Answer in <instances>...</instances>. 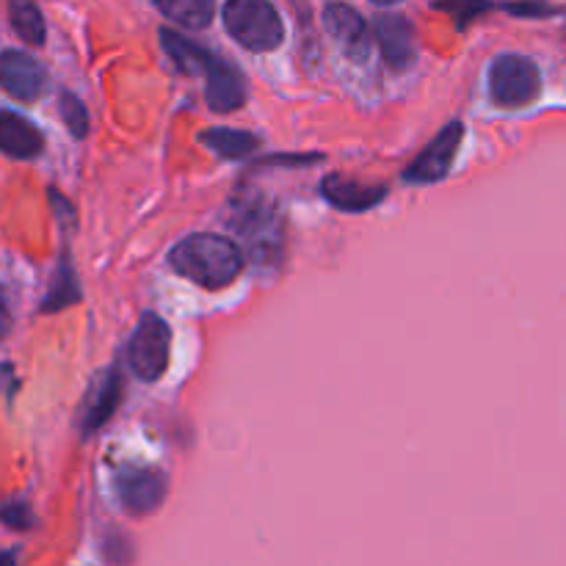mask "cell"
Masks as SVG:
<instances>
[{
	"label": "cell",
	"mask_w": 566,
	"mask_h": 566,
	"mask_svg": "<svg viewBox=\"0 0 566 566\" xmlns=\"http://www.w3.org/2000/svg\"><path fill=\"white\" fill-rule=\"evenodd\" d=\"M171 269L193 285L219 291L232 285L243 269V252L235 241L213 232L188 235L169 252Z\"/></svg>",
	"instance_id": "obj_1"
},
{
	"label": "cell",
	"mask_w": 566,
	"mask_h": 566,
	"mask_svg": "<svg viewBox=\"0 0 566 566\" xmlns=\"http://www.w3.org/2000/svg\"><path fill=\"white\" fill-rule=\"evenodd\" d=\"M221 20L227 33L252 53L276 50L285 39V25L271 0H227Z\"/></svg>",
	"instance_id": "obj_2"
},
{
	"label": "cell",
	"mask_w": 566,
	"mask_h": 566,
	"mask_svg": "<svg viewBox=\"0 0 566 566\" xmlns=\"http://www.w3.org/2000/svg\"><path fill=\"white\" fill-rule=\"evenodd\" d=\"M542 92L539 66L525 55H497L490 66V97L501 108H525Z\"/></svg>",
	"instance_id": "obj_3"
},
{
	"label": "cell",
	"mask_w": 566,
	"mask_h": 566,
	"mask_svg": "<svg viewBox=\"0 0 566 566\" xmlns=\"http://www.w3.org/2000/svg\"><path fill=\"white\" fill-rule=\"evenodd\" d=\"M171 332L158 315H144L127 346V363L142 381H158L169 368Z\"/></svg>",
	"instance_id": "obj_4"
},
{
	"label": "cell",
	"mask_w": 566,
	"mask_h": 566,
	"mask_svg": "<svg viewBox=\"0 0 566 566\" xmlns=\"http://www.w3.org/2000/svg\"><path fill=\"white\" fill-rule=\"evenodd\" d=\"M464 138V125L462 122H451L418 158L409 164V169L403 171V180L407 182H440L446 180L448 171H451L453 160H457L459 147H462Z\"/></svg>",
	"instance_id": "obj_5"
},
{
	"label": "cell",
	"mask_w": 566,
	"mask_h": 566,
	"mask_svg": "<svg viewBox=\"0 0 566 566\" xmlns=\"http://www.w3.org/2000/svg\"><path fill=\"white\" fill-rule=\"evenodd\" d=\"M116 492H119L122 509L136 517L158 512V506L166 497V479L164 473L149 468H130L122 470L116 479Z\"/></svg>",
	"instance_id": "obj_6"
},
{
	"label": "cell",
	"mask_w": 566,
	"mask_h": 566,
	"mask_svg": "<svg viewBox=\"0 0 566 566\" xmlns=\"http://www.w3.org/2000/svg\"><path fill=\"white\" fill-rule=\"evenodd\" d=\"M205 99L216 114H230L247 103V81L227 59H210L205 70Z\"/></svg>",
	"instance_id": "obj_7"
},
{
	"label": "cell",
	"mask_w": 566,
	"mask_h": 566,
	"mask_svg": "<svg viewBox=\"0 0 566 566\" xmlns=\"http://www.w3.org/2000/svg\"><path fill=\"white\" fill-rule=\"evenodd\" d=\"M376 44L385 55L387 66L392 70H409L418 61V36H415L412 22L401 14H385L376 20Z\"/></svg>",
	"instance_id": "obj_8"
},
{
	"label": "cell",
	"mask_w": 566,
	"mask_h": 566,
	"mask_svg": "<svg viewBox=\"0 0 566 566\" xmlns=\"http://www.w3.org/2000/svg\"><path fill=\"white\" fill-rule=\"evenodd\" d=\"M0 88L14 99L31 103L44 88V70L36 59L20 50H6L0 55Z\"/></svg>",
	"instance_id": "obj_9"
},
{
	"label": "cell",
	"mask_w": 566,
	"mask_h": 566,
	"mask_svg": "<svg viewBox=\"0 0 566 566\" xmlns=\"http://www.w3.org/2000/svg\"><path fill=\"white\" fill-rule=\"evenodd\" d=\"M324 25L326 31L335 36V42L352 55L354 61H363L370 53V33L368 22L363 20L357 9L348 3H329L324 9Z\"/></svg>",
	"instance_id": "obj_10"
},
{
	"label": "cell",
	"mask_w": 566,
	"mask_h": 566,
	"mask_svg": "<svg viewBox=\"0 0 566 566\" xmlns=\"http://www.w3.org/2000/svg\"><path fill=\"white\" fill-rule=\"evenodd\" d=\"M122 401V379L116 370H105L88 390L86 403H83V434H94L99 426L114 418L116 407Z\"/></svg>",
	"instance_id": "obj_11"
},
{
	"label": "cell",
	"mask_w": 566,
	"mask_h": 566,
	"mask_svg": "<svg viewBox=\"0 0 566 566\" xmlns=\"http://www.w3.org/2000/svg\"><path fill=\"white\" fill-rule=\"evenodd\" d=\"M44 147V138L25 116L14 111H0V153L11 158H36Z\"/></svg>",
	"instance_id": "obj_12"
},
{
	"label": "cell",
	"mask_w": 566,
	"mask_h": 566,
	"mask_svg": "<svg viewBox=\"0 0 566 566\" xmlns=\"http://www.w3.org/2000/svg\"><path fill=\"white\" fill-rule=\"evenodd\" d=\"M321 191L329 199L335 208L348 210V213H363V210H370L374 205H379L385 199V188H370L359 186V182L348 180L343 175H329L321 182Z\"/></svg>",
	"instance_id": "obj_13"
},
{
	"label": "cell",
	"mask_w": 566,
	"mask_h": 566,
	"mask_svg": "<svg viewBox=\"0 0 566 566\" xmlns=\"http://www.w3.org/2000/svg\"><path fill=\"white\" fill-rule=\"evenodd\" d=\"M160 44H164L166 55L171 59L175 70L186 72V75H197V72L199 75H205V70H208V61L213 59V53H208L205 48H199V44L191 42V39L169 31V28H164V31H160Z\"/></svg>",
	"instance_id": "obj_14"
},
{
	"label": "cell",
	"mask_w": 566,
	"mask_h": 566,
	"mask_svg": "<svg viewBox=\"0 0 566 566\" xmlns=\"http://www.w3.org/2000/svg\"><path fill=\"white\" fill-rule=\"evenodd\" d=\"M153 3L158 6L160 14L186 28L210 25L216 14V0H153Z\"/></svg>",
	"instance_id": "obj_15"
},
{
	"label": "cell",
	"mask_w": 566,
	"mask_h": 566,
	"mask_svg": "<svg viewBox=\"0 0 566 566\" xmlns=\"http://www.w3.org/2000/svg\"><path fill=\"white\" fill-rule=\"evenodd\" d=\"M202 144L208 149H213L221 158H243V155L254 153L258 147V138L249 136L243 130H227V127H216V130L202 133Z\"/></svg>",
	"instance_id": "obj_16"
},
{
	"label": "cell",
	"mask_w": 566,
	"mask_h": 566,
	"mask_svg": "<svg viewBox=\"0 0 566 566\" xmlns=\"http://www.w3.org/2000/svg\"><path fill=\"white\" fill-rule=\"evenodd\" d=\"M9 17L14 31L20 33L28 44L44 42V17L33 0H9Z\"/></svg>",
	"instance_id": "obj_17"
},
{
	"label": "cell",
	"mask_w": 566,
	"mask_h": 566,
	"mask_svg": "<svg viewBox=\"0 0 566 566\" xmlns=\"http://www.w3.org/2000/svg\"><path fill=\"white\" fill-rule=\"evenodd\" d=\"M77 296H81V291H77L75 274L70 271V265L61 263L59 276L53 282V291H50L48 302H44V313H53V310L66 307V304H75Z\"/></svg>",
	"instance_id": "obj_18"
},
{
	"label": "cell",
	"mask_w": 566,
	"mask_h": 566,
	"mask_svg": "<svg viewBox=\"0 0 566 566\" xmlns=\"http://www.w3.org/2000/svg\"><path fill=\"white\" fill-rule=\"evenodd\" d=\"M59 111H61V119H64V125L70 127V133L75 138H83L88 133V111L86 105L81 103V99L75 97V94L64 92L59 99Z\"/></svg>",
	"instance_id": "obj_19"
},
{
	"label": "cell",
	"mask_w": 566,
	"mask_h": 566,
	"mask_svg": "<svg viewBox=\"0 0 566 566\" xmlns=\"http://www.w3.org/2000/svg\"><path fill=\"white\" fill-rule=\"evenodd\" d=\"M0 520H3L9 528H17V531L31 528V512H28L22 503H9V506L0 509Z\"/></svg>",
	"instance_id": "obj_20"
},
{
	"label": "cell",
	"mask_w": 566,
	"mask_h": 566,
	"mask_svg": "<svg viewBox=\"0 0 566 566\" xmlns=\"http://www.w3.org/2000/svg\"><path fill=\"white\" fill-rule=\"evenodd\" d=\"M6 329H9V310H6L3 296H0V337L6 335Z\"/></svg>",
	"instance_id": "obj_21"
},
{
	"label": "cell",
	"mask_w": 566,
	"mask_h": 566,
	"mask_svg": "<svg viewBox=\"0 0 566 566\" xmlns=\"http://www.w3.org/2000/svg\"><path fill=\"white\" fill-rule=\"evenodd\" d=\"M370 3H379V6H396V3H401V0H370Z\"/></svg>",
	"instance_id": "obj_22"
},
{
	"label": "cell",
	"mask_w": 566,
	"mask_h": 566,
	"mask_svg": "<svg viewBox=\"0 0 566 566\" xmlns=\"http://www.w3.org/2000/svg\"><path fill=\"white\" fill-rule=\"evenodd\" d=\"M11 562H14V558H11L9 553H0V564H11Z\"/></svg>",
	"instance_id": "obj_23"
}]
</instances>
